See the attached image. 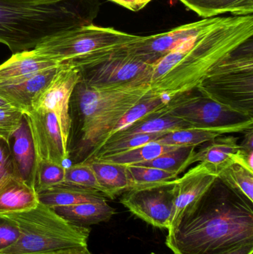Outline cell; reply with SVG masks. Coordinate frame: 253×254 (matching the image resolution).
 Returning a JSON list of instances; mask_svg holds the SVG:
<instances>
[{
    "label": "cell",
    "mask_w": 253,
    "mask_h": 254,
    "mask_svg": "<svg viewBox=\"0 0 253 254\" xmlns=\"http://www.w3.org/2000/svg\"><path fill=\"white\" fill-rule=\"evenodd\" d=\"M51 209L68 223L80 227H89L108 222L116 213L115 209L111 207L107 201L83 203Z\"/></svg>",
    "instance_id": "7402d4cb"
},
{
    "label": "cell",
    "mask_w": 253,
    "mask_h": 254,
    "mask_svg": "<svg viewBox=\"0 0 253 254\" xmlns=\"http://www.w3.org/2000/svg\"><path fill=\"white\" fill-rule=\"evenodd\" d=\"M23 117V113L16 109L0 108V138L8 142L20 126Z\"/></svg>",
    "instance_id": "836d02e7"
},
{
    "label": "cell",
    "mask_w": 253,
    "mask_h": 254,
    "mask_svg": "<svg viewBox=\"0 0 253 254\" xmlns=\"http://www.w3.org/2000/svg\"><path fill=\"white\" fill-rule=\"evenodd\" d=\"M127 44L102 49L67 63L77 68L79 81L92 87L150 83L153 64L131 52Z\"/></svg>",
    "instance_id": "52a82bcc"
},
{
    "label": "cell",
    "mask_w": 253,
    "mask_h": 254,
    "mask_svg": "<svg viewBox=\"0 0 253 254\" xmlns=\"http://www.w3.org/2000/svg\"><path fill=\"white\" fill-rule=\"evenodd\" d=\"M215 184L168 230L174 254H216L253 243V202Z\"/></svg>",
    "instance_id": "6da1fadb"
},
{
    "label": "cell",
    "mask_w": 253,
    "mask_h": 254,
    "mask_svg": "<svg viewBox=\"0 0 253 254\" xmlns=\"http://www.w3.org/2000/svg\"><path fill=\"white\" fill-rule=\"evenodd\" d=\"M253 127V119L225 126L190 127L170 131L156 141L163 144L197 146L229 133L245 132Z\"/></svg>",
    "instance_id": "ac0fdd59"
},
{
    "label": "cell",
    "mask_w": 253,
    "mask_h": 254,
    "mask_svg": "<svg viewBox=\"0 0 253 254\" xmlns=\"http://www.w3.org/2000/svg\"><path fill=\"white\" fill-rule=\"evenodd\" d=\"M37 195L39 201L50 208L106 201V197L98 191L65 183L45 190Z\"/></svg>",
    "instance_id": "44dd1931"
},
{
    "label": "cell",
    "mask_w": 253,
    "mask_h": 254,
    "mask_svg": "<svg viewBox=\"0 0 253 254\" xmlns=\"http://www.w3.org/2000/svg\"><path fill=\"white\" fill-rule=\"evenodd\" d=\"M215 18L202 19L197 22L180 25L170 31L150 36H140L128 43L131 52L150 64H154L180 43L215 22Z\"/></svg>",
    "instance_id": "4fadbf2b"
},
{
    "label": "cell",
    "mask_w": 253,
    "mask_h": 254,
    "mask_svg": "<svg viewBox=\"0 0 253 254\" xmlns=\"http://www.w3.org/2000/svg\"><path fill=\"white\" fill-rule=\"evenodd\" d=\"M24 116L31 131L36 161L49 160L62 164L66 168L65 163L71 162L54 114L50 112L32 110Z\"/></svg>",
    "instance_id": "7c38bea8"
},
{
    "label": "cell",
    "mask_w": 253,
    "mask_h": 254,
    "mask_svg": "<svg viewBox=\"0 0 253 254\" xmlns=\"http://www.w3.org/2000/svg\"><path fill=\"white\" fill-rule=\"evenodd\" d=\"M57 66L0 84V97L8 101L24 115L31 113L37 95L48 86L56 74Z\"/></svg>",
    "instance_id": "9a60e30c"
},
{
    "label": "cell",
    "mask_w": 253,
    "mask_h": 254,
    "mask_svg": "<svg viewBox=\"0 0 253 254\" xmlns=\"http://www.w3.org/2000/svg\"><path fill=\"white\" fill-rule=\"evenodd\" d=\"M150 254H155V253H151Z\"/></svg>",
    "instance_id": "60d3db41"
},
{
    "label": "cell",
    "mask_w": 253,
    "mask_h": 254,
    "mask_svg": "<svg viewBox=\"0 0 253 254\" xmlns=\"http://www.w3.org/2000/svg\"><path fill=\"white\" fill-rule=\"evenodd\" d=\"M39 198L34 187L14 174L0 180V214L20 213L38 205Z\"/></svg>",
    "instance_id": "e0dca14e"
},
{
    "label": "cell",
    "mask_w": 253,
    "mask_h": 254,
    "mask_svg": "<svg viewBox=\"0 0 253 254\" xmlns=\"http://www.w3.org/2000/svg\"><path fill=\"white\" fill-rule=\"evenodd\" d=\"M59 64L40 55L34 49L13 54L7 61L0 65V84L57 66Z\"/></svg>",
    "instance_id": "ffe728a7"
},
{
    "label": "cell",
    "mask_w": 253,
    "mask_h": 254,
    "mask_svg": "<svg viewBox=\"0 0 253 254\" xmlns=\"http://www.w3.org/2000/svg\"><path fill=\"white\" fill-rule=\"evenodd\" d=\"M139 37L114 28L89 24L49 37L36 46L34 50L62 64L102 49L132 43Z\"/></svg>",
    "instance_id": "ba28073f"
},
{
    "label": "cell",
    "mask_w": 253,
    "mask_h": 254,
    "mask_svg": "<svg viewBox=\"0 0 253 254\" xmlns=\"http://www.w3.org/2000/svg\"><path fill=\"white\" fill-rule=\"evenodd\" d=\"M167 114L192 127L225 126L253 119L193 91L172 97Z\"/></svg>",
    "instance_id": "9c48e42d"
},
{
    "label": "cell",
    "mask_w": 253,
    "mask_h": 254,
    "mask_svg": "<svg viewBox=\"0 0 253 254\" xmlns=\"http://www.w3.org/2000/svg\"><path fill=\"white\" fill-rule=\"evenodd\" d=\"M95 172L97 179L101 185L102 193L106 198L114 199L129 190L126 166L98 160L86 161Z\"/></svg>",
    "instance_id": "603a6c76"
},
{
    "label": "cell",
    "mask_w": 253,
    "mask_h": 254,
    "mask_svg": "<svg viewBox=\"0 0 253 254\" xmlns=\"http://www.w3.org/2000/svg\"><path fill=\"white\" fill-rule=\"evenodd\" d=\"M218 180L253 202V173L239 164H233L218 174Z\"/></svg>",
    "instance_id": "f546056e"
},
{
    "label": "cell",
    "mask_w": 253,
    "mask_h": 254,
    "mask_svg": "<svg viewBox=\"0 0 253 254\" xmlns=\"http://www.w3.org/2000/svg\"><path fill=\"white\" fill-rule=\"evenodd\" d=\"M0 108L15 109L8 101L0 97Z\"/></svg>",
    "instance_id": "ab89813d"
},
{
    "label": "cell",
    "mask_w": 253,
    "mask_h": 254,
    "mask_svg": "<svg viewBox=\"0 0 253 254\" xmlns=\"http://www.w3.org/2000/svg\"><path fill=\"white\" fill-rule=\"evenodd\" d=\"M8 143L13 161V174L34 187L35 150L31 131L25 116L20 126L10 136Z\"/></svg>",
    "instance_id": "2e32d148"
},
{
    "label": "cell",
    "mask_w": 253,
    "mask_h": 254,
    "mask_svg": "<svg viewBox=\"0 0 253 254\" xmlns=\"http://www.w3.org/2000/svg\"><path fill=\"white\" fill-rule=\"evenodd\" d=\"M218 180V176L201 163L190 169L182 177L175 179L172 187L173 212L169 228L183 210L199 201Z\"/></svg>",
    "instance_id": "5bb4252c"
},
{
    "label": "cell",
    "mask_w": 253,
    "mask_h": 254,
    "mask_svg": "<svg viewBox=\"0 0 253 254\" xmlns=\"http://www.w3.org/2000/svg\"><path fill=\"white\" fill-rule=\"evenodd\" d=\"M131 11L138 12L148 5L152 0H110Z\"/></svg>",
    "instance_id": "8d00e7d4"
},
{
    "label": "cell",
    "mask_w": 253,
    "mask_h": 254,
    "mask_svg": "<svg viewBox=\"0 0 253 254\" xmlns=\"http://www.w3.org/2000/svg\"><path fill=\"white\" fill-rule=\"evenodd\" d=\"M253 37V15L218 16L153 64L152 91L172 98L196 90L217 65Z\"/></svg>",
    "instance_id": "7a4b0ae2"
},
{
    "label": "cell",
    "mask_w": 253,
    "mask_h": 254,
    "mask_svg": "<svg viewBox=\"0 0 253 254\" xmlns=\"http://www.w3.org/2000/svg\"><path fill=\"white\" fill-rule=\"evenodd\" d=\"M129 190H145L172 185L178 175L160 169L144 166H126Z\"/></svg>",
    "instance_id": "4316f807"
},
{
    "label": "cell",
    "mask_w": 253,
    "mask_h": 254,
    "mask_svg": "<svg viewBox=\"0 0 253 254\" xmlns=\"http://www.w3.org/2000/svg\"><path fill=\"white\" fill-rule=\"evenodd\" d=\"M6 215L17 222L20 236L0 254H50L88 247L89 227L71 225L42 203L31 210Z\"/></svg>",
    "instance_id": "5b68a950"
},
{
    "label": "cell",
    "mask_w": 253,
    "mask_h": 254,
    "mask_svg": "<svg viewBox=\"0 0 253 254\" xmlns=\"http://www.w3.org/2000/svg\"><path fill=\"white\" fill-rule=\"evenodd\" d=\"M79 80L77 68L69 63H62L50 83L33 104V110L50 112L56 116L66 149L70 128V100Z\"/></svg>",
    "instance_id": "30bf717a"
},
{
    "label": "cell",
    "mask_w": 253,
    "mask_h": 254,
    "mask_svg": "<svg viewBox=\"0 0 253 254\" xmlns=\"http://www.w3.org/2000/svg\"><path fill=\"white\" fill-rule=\"evenodd\" d=\"M65 174V167L62 164L49 160H37L34 185L36 192L38 193L63 183Z\"/></svg>",
    "instance_id": "4dcf8cb0"
},
{
    "label": "cell",
    "mask_w": 253,
    "mask_h": 254,
    "mask_svg": "<svg viewBox=\"0 0 253 254\" xmlns=\"http://www.w3.org/2000/svg\"><path fill=\"white\" fill-rule=\"evenodd\" d=\"M190 127L191 125L175 116L169 114L160 115L139 121L125 129L114 133L106 140L137 134L170 132Z\"/></svg>",
    "instance_id": "484cf974"
},
{
    "label": "cell",
    "mask_w": 253,
    "mask_h": 254,
    "mask_svg": "<svg viewBox=\"0 0 253 254\" xmlns=\"http://www.w3.org/2000/svg\"><path fill=\"white\" fill-rule=\"evenodd\" d=\"M196 146H180L152 161L137 165L154 167L179 176L186 169L194 164L193 158L196 152Z\"/></svg>",
    "instance_id": "83f0119b"
},
{
    "label": "cell",
    "mask_w": 253,
    "mask_h": 254,
    "mask_svg": "<svg viewBox=\"0 0 253 254\" xmlns=\"http://www.w3.org/2000/svg\"><path fill=\"white\" fill-rule=\"evenodd\" d=\"M240 145L238 137L220 136L195 154L193 163L200 162L218 176L221 172L236 164Z\"/></svg>",
    "instance_id": "d6986e66"
},
{
    "label": "cell",
    "mask_w": 253,
    "mask_h": 254,
    "mask_svg": "<svg viewBox=\"0 0 253 254\" xmlns=\"http://www.w3.org/2000/svg\"><path fill=\"white\" fill-rule=\"evenodd\" d=\"M50 254H92L89 252L87 248L83 249H77V250L69 251V252H59V253Z\"/></svg>",
    "instance_id": "f35d334b"
},
{
    "label": "cell",
    "mask_w": 253,
    "mask_h": 254,
    "mask_svg": "<svg viewBox=\"0 0 253 254\" xmlns=\"http://www.w3.org/2000/svg\"><path fill=\"white\" fill-rule=\"evenodd\" d=\"M202 19L218 17L224 13L248 16L253 13V0H178Z\"/></svg>",
    "instance_id": "cb8c5ba5"
},
{
    "label": "cell",
    "mask_w": 253,
    "mask_h": 254,
    "mask_svg": "<svg viewBox=\"0 0 253 254\" xmlns=\"http://www.w3.org/2000/svg\"><path fill=\"white\" fill-rule=\"evenodd\" d=\"M150 91L149 83L96 88L79 81L69 104L67 152L71 164L89 159L119 121Z\"/></svg>",
    "instance_id": "3957f363"
},
{
    "label": "cell",
    "mask_w": 253,
    "mask_h": 254,
    "mask_svg": "<svg viewBox=\"0 0 253 254\" xmlns=\"http://www.w3.org/2000/svg\"><path fill=\"white\" fill-rule=\"evenodd\" d=\"M172 187L130 190L123 194L120 203L149 225L169 230L173 212Z\"/></svg>",
    "instance_id": "8fae6325"
},
{
    "label": "cell",
    "mask_w": 253,
    "mask_h": 254,
    "mask_svg": "<svg viewBox=\"0 0 253 254\" xmlns=\"http://www.w3.org/2000/svg\"><path fill=\"white\" fill-rule=\"evenodd\" d=\"M196 90L221 105L253 118V40L217 65Z\"/></svg>",
    "instance_id": "8992f818"
},
{
    "label": "cell",
    "mask_w": 253,
    "mask_h": 254,
    "mask_svg": "<svg viewBox=\"0 0 253 254\" xmlns=\"http://www.w3.org/2000/svg\"><path fill=\"white\" fill-rule=\"evenodd\" d=\"M13 174V161L8 142L0 138V180L7 175Z\"/></svg>",
    "instance_id": "e575fe53"
},
{
    "label": "cell",
    "mask_w": 253,
    "mask_h": 254,
    "mask_svg": "<svg viewBox=\"0 0 253 254\" xmlns=\"http://www.w3.org/2000/svg\"><path fill=\"white\" fill-rule=\"evenodd\" d=\"M253 243H250V244L243 245V246H239V247L227 251V252L216 254H253Z\"/></svg>",
    "instance_id": "74e56055"
},
{
    "label": "cell",
    "mask_w": 253,
    "mask_h": 254,
    "mask_svg": "<svg viewBox=\"0 0 253 254\" xmlns=\"http://www.w3.org/2000/svg\"><path fill=\"white\" fill-rule=\"evenodd\" d=\"M167 133L169 132L137 134L118 137V138L109 139L101 144L88 160L105 156V155H112L117 152H124V151L138 147L150 142L159 140L166 135Z\"/></svg>",
    "instance_id": "f1b7e54d"
},
{
    "label": "cell",
    "mask_w": 253,
    "mask_h": 254,
    "mask_svg": "<svg viewBox=\"0 0 253 254\" xmlns=\"http://www.w3.org/2000/svg\"><path fill=\"white\" fill-rule=\"evenodd\" d=\"M96 16L90 0L24 7L0 3V43L12 53L35 49L59 33L92 24Z\"/></svg>",
    "instance_id": "277c9868"
},
{
    "label": "cell",
    "mask_w": 253,
    "mask_h": 254,
    "mask_svg": "<svg viewBox=\"0 0 253 254\" xmlns=\"http://www.w3.org/2000/svg\"><path fill=\"white\" fill-rule=\"evenodd\" d=\"M64 0H0V3L24 7H35L56 4Z\"/></svg>",
    "instance_id": "d590c367"
},
{
    "label": "cell",
    "mask_w": 253,
    "mask_h": 254,
    "mask_svg": "<svg viewBox=\"0 0 253 254\" xmlns=\"http://www.w3.org/2000/svg\"><path fill=\"white\" fill-rule=\"evenodd\" d=\"M63 183L93 190L102 193V189L95 172L90 164L86 161L72 164L65 168Z\"/></svg>",
    "instance_id": "1f68e13d"
},
{
    "label": "cell",
    "mask_w": 253,
    "mask_h": 254,
    "mask_svg": "<svg viewBox=\"0 0 253 254\" xmlns=\"http://www.w3.org/2000/svg\"><path fill=\"white\" fill-rule=\"evenodd\" d=\"M19 236L20 230L17 222L7 215L0 214V252L13 246Z\"/></svg>",
    "instance_id": "d6a6232c"
},
{
    "label": "cell",
    "mask_w": 253,
    "mask_h": 254,
    "mask_svg": "<svg viewBox=\"0 0 253 254\" xmlns=\"http://www.w3.org/2000/svg\"><path fill=\"white\" fill-rule=\"evenodd\" d=\"M180 146L163 144L157 141H152L142 146L124 152H117L112 155H105L90 160L105 161L123 166L137 165L152 161L160 155L173 150ZM89 161V160H88Z\"/></svg>",
    "instance_id": "d4e9b609"
}]
</instances>
